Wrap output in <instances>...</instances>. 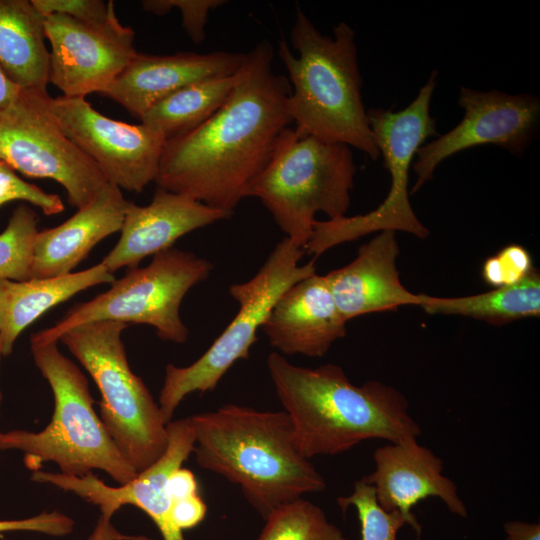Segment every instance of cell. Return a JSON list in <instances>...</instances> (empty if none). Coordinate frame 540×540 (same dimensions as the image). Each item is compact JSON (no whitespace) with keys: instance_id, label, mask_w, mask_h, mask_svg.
Wrapping results in <instances>:
<instances>
[{"instance_id":"obj_25","label":"cell","mask_w":540,"mask_h":540,"mask_svg":"<svg viewBox=\"0 0 540 540\" xmlns=\"http://www.w3.org/2000/svg\"><path fill=\"white\" fill-rule=\"evenodd\" d=\"M236 74L183 87L154 104L140 122L159 131L166 141L182 136L203 124L222 106L235 85Z\"/></svg>"},{"instance_id":"obj_37","label":"cell","mask_w":540,"mask_h":540,"mask_svg":"<svg viewBox=\"0 0 540 540\" xmlns=\"http://www.w3.org/2000/svg\"><path fill=\"white\" fill-rule=\"evenodd\" d=\"M89 540H150L143 536H130L120 533L111 524V518L100 515Z\"/></svg>"},{"instance_id":"obj_40","label":"cell","mask_w":540,"mask_h":540,"mask_svg":"<svg viewBox=\"0 0 540 540\" xmlns=\"http://www.w3.org/2000/svg\"><path fill=\"white\" fill-rule=\"evenodd\" d=\"M1 162H2V161H1V159H0V163H1Z\"/></svg>"},{"instance_id":"obj_17","label":"cell","mask_w":540,"mask_h":540,"mask_svg":"<svg viewBox=\"0 0 540 540\" xmlns=\"http://www.w3.org/2000/svg\"><path fill=\"white\" fill-rule=\"evenodd\" d=\"M245 53L178 52L172 55L137 53L102 93L140 118L154 104L192 83L235 75Z\"/></svg>"},{"instance_id":"obj_21","label":"cell","mask_w":540,"mask_h":540,"mask_svg":"<svg viewBox=\"0 0 540 540\" xmlns=\"http://www.w3.org/2000/svg\"><path fill=\"white\" fill-rule=\"evenodd\" d=\"M129 205L122 190L108 182L86 205L62 224L37 233L31 278H51L72 273L91 249L121 230Z\"/></svg>"},{"instance_id":"obj_12","label":"cell","mask_w":540,"mask_h":540,"mask_svg":"<svg viewBox=\"0 0 540 540\" xmlns=\"http://www.w3.org/2000/svg\"><path fill=\"white\" fill-rule=\"evenodd\" d=\"M48 108L65 135L121 190L141 192L155 180L165 137L152 127L111 119L85 98L48 99Z\"/></svg>"},{"instance_id":"obj_6","label":"cell","mask_w":540,"mask_h":540,"mask_svg":"<svg viewBox=\"0 0 540 540\" xmlns=\"http://www.w3.org/2000/svg\"><path fill=\"white\" fill-rule=\"evenodd\" d=\"M356 166L349 146L326 143L289 128L245 197L258 198L293 244L304 248L315 215L345 216L350 206Z\"/></svg>"},{"instance_id":"obj_3","label":"cell","mask_w":540,"mask_h":540,"mask_svg":"<svg viewBox=\"0 0 540 540\" xmlns=\"http://www.w3.org/2000/svg\"><path fill=\"white\" fill-rule=\"evenodd\" d=\"M189 419L197 464L239 485L264 520L278 507L326 489L300 451L285 411L226 404Z\"/></svg>"},{"instance_id":"obj_4","label":"cell","mask_w":540,"mask_h":540,"mask_svg":"<svg viewBox=\"0 0 540 540\" xmlns=\"http://www.w3.org/2000/svg\"><path fill=\"white\" fill-rule=\"evenodd\" d=\"M290 40L298 55L284 40L278 43V55L289 75L287 108L296 132L378 159L362 99L353 28L341 21L333 37L324 35L297 7Z\"/></svg>"},{"instance_id":"obj_1","label":"cell","mask_w":540,"mask_h":540,"mask_svg":"<svg viewBox=\"0 0 540 540\" xmlns=\"http://www.w3.org/2000/svg\"><path fill=\"white\" fill-rule=\"evenodd\" d=\"M273 60L267 40L245 53L222 106L194 130L166 141L157 187L233 214L293 124L287 108L291 86L274 72Z\"/></svg>"},{"instance_id":"obj_15","label":"cell","mask_w":540,"mask_h":540,"mask_svg":"<svg viewBox=\"0 0 540 540\" xmlns=\"http://www.w3.org/2000/svg\"><path fill=\"white\" fill-rule=\"evenodd\" d=\"M168 446L164 454L131 481L118 487L106 485L93 473L83 477L34 471L31 479L72 492L99 507L101 514L112 516L125 505L145 512L155 523L163 540H185L172 522V499L168 492L171 474L193 453L195 436L189 417L167 424Z\"/></svg>"},{"instance_id":"obj_19","label":"cell","mask_w":540,"mask_h":540,"mask_svg":"<svg viewBox=\"0 0 540 540\" xmlns=\"http://www.w3.org/2000/svg\"><path fill=\"white\" fill-rule=\"evenodd\" d=\"M346 323L325 276L314 273L279 297L261 328L280 354L322 357L346 335Z\"/></svg>"},{"instance_id":"obj_27","label":"cell","mask_w":540,"mask_h":540,"mask_svg":"<svg viewBox=\"0 0 540 540\" xmlns=\"http://www.w3.org/2000/svg\"><path fill=\"white\" fill-rule=\"evenodd\" d=\"M38 215L20 205L0 233V279L24 281L31 278V264L38 233Z\"/></svg>"},{"instance_id":"obj_34","label":"cell","mask_w":540,"mask_h":540,"mask_svg":"<svg viewBox=\"0 0 540 540\" xmlns=\"http://www.w3.org/2000/svg\"><path fill=\"white\" fill-rule=\"evenodd\" d=\"M207 514V506L199 494L174 501L171 517L175 528L182 532L197 526Z\"/></svg>"},{"instance_id":"obj_39","label":"cell","mask_w":540,"mask_h":540,"mask_svg":"<svg viewBox=\"0 0 540 540\" xmlns=\"http://www.w3.org/2000/svg\"><path fill=\"white\" fill-rule=\"evenodd\" d=\"M1 356H2V353H1V348H0V359H1ZM1 399H2V394H1V390H0V404H1Z\"/></svg>"},{"instance_id":"obj_18","label":"cell","mask_w":540,"mask_h":540,"mask_svg":"<svg viewBox=\"0 0 540 540\" xmlns=\"http://www.w3.org/2000/svg\"><path fill=\"white\" fill-rule=\"evenodd\" d=\"M230 216L185 195L157 187L145 206L129 202L114 248L101 261L114 273L171 249L182 236Z\"/></svg>"},{"instance_id":"obj_31","label":"cell","mask_w":540,"mask_h":540,"mask_svg":"<svg viewBox=\"0 0 540 540\" xmlns=\"http://www.w3.org/2000/svg\"><path fill=\"white\" fill-rule=\"evenodd\" d=\"M533 268L529 252L511 244L486 260L482 276L488 284L500 287L522 280Z\"/></svg>"},{"instance_id":"obj_9","label":"cell","mask_w":540,"mask_h":540,"mask_svg":"<svg viewBox=\"0 0 540 540\" xmlns=\"http://www.w3.org/2000/svg\"><path fill=\"white\" fill-rule=\"evenodd\" d=\"M213 265L191 252L168 249L153 256L145 267L129 268L111 287L93 299L72 307L55 325L31 336L34 343L59 342L68 330L87 323L115 321L146 324L159 338L187 341L189 330L180 317L187 292L206 280Z\"/></svg>"},{"instance_id":"obj_24","label":"cell","mask_w":540,"mask_h":540,"mask_svg":"<svg viewBox=\"0 0 540 540\" xmlns=\"http://www.w3.org/2000/svg\"><path fill=\"white\" fill-rule=\"evenodd\" d=\"M428 314L458 315L501 325L540 316V274L536 268L522 280L464 297L422 294L420 305Z\"/></svg>"},{"instance_id":"obj_16","label":"cell","mask_w":540,"mask_h":540,"mask_svg":"<svg viewBox=\"0 0 540 540\" xmlns=\"http://www.w3.org/2000/svg\"><path fill=\"white\" fill-rule=\"evenodd\" d=\"M373 459L375 469L364 480L373 486L379 504L387 511H399L418 536L421 525L412 508L423 499L439 498L453 514L467 516L456 484L442 474L443 461L417 439L381 446Z\"/></svg>"},{"instance_id":"obj_20","label":"cell","mask_w":540,"mask_h":540,"mask_svg":"<svg viewBox=\"0 0 540 540\" xmlns=\"http://www.w3.org/2000/svg\"><path fill=\"white\" fill-rule=\"evenodd\" d=\"M398 255L396 232L384 230L363 244L352 262L325 275L346 322L369 313L420 305L422 294L407 290L400 281Z\"/></svg>"},{"instance_id":"obj_5","label":"cell","mask_w":540,"mask_h":540,"mask_svg":"<svg viewBox=\"0 0 540 540\" xmlns=\"http://www.w3.org/2000/svg\"><path fill=\"white\" fill-rule=\"evenodd\" d=\"M34 362L49 383L54 412L39 432L0 431V450H19L34 471L55 463L61 474L83 477L102 470L120 485L138 472L118 450L93 407L88 380L79 367L58 349V342H31Z\"/></svg>"},{"instance_id":"obj_35","label":"cell","mask_w":540,"mask_h":540,"mask_svg":"<svg viewBox=\"0 0 540 540\" xmlns=\"http://www.w3.org/2000/svg\"><path fill=\"white\" fill-rule=\"evenodd\" d=\"M167 487L172 504L174 501L199 494L194 474L183 467L178 468L171 474Z\"/></svg>"},{"instance_id":"obj_14","label":"cell","mask_w":540,"mask_h":540,"mask_svg":"<svg viewBox=\"0 0 540 540\" xmlns=\"http://www.w3.org/2000/svg\"><path fill=\"white\" fill-rule=\"evenodd\" d=\"M43 26L51 47L49 83L65 97L102 94L138 53L134 30L116 13L104 22L51 14L43 17Z\"/></svg>"},{"instance_id":"obj_30","label":"cell","mask_w":540,"mask_h":540,"mask_svg":"<svg viewBox=\"0 0 540 540\" xmlns=\"http://www.w3.org/2000/svg\"><path fill=\"white\" fill-rule=\"evenodd\" d=\"M224 0H144L142 8L149 13L164 15L173 8L180 11L182 26L194 43L205 39V25L209 12L223 4Z\"/></svg>"},{"instance_id":"obj_8","label":"cell","mask_w":540,"mask_h":540,"mask_svg":"<svg viewBox=\"0 0 540 540\" xmlns=\"http://www.w3.org/2000/svg\"><path fill=\"white\" fill-rule=\"evenodd\" d=\"M437 71H432L415 99L404 109L367 110L374 142L389 171L391 185L384 201L373 211L326 221L316 220L313 233L303 248L320 256L339 244L384 230L403 231L424 239L429 230L416 216L409 199V170L417 150L429 137L439 136L430 103L436 87Z\"/></svg>"},{"instance_id":"obj_28","label":"cell","mask_w":540,"mask_h":540,"mask_svg":"<svg viewBox=\"0 0 540 540\" xmlns=\"http://www.w3.org/2000/svg\"><path fill=\"white\" fill-rule=\"evenodd\" d=\"M337 503L343 512L355 508L361 540H397V532L408 524L399 511H387L379 504L373 486L364 478L355 481L352 493L338 497Z\"/></svg>"},{"instance_id":"obj_33","label":"cell","mask_w":540,"mask_h":540,"mask_svg":"<svg viewBox=\"0 0 540 540\" xmlns=\"http://www.w3.org/2000/svg\"><path fill=\"white\" fill-rule=\"evenodd\" d=\"M73 529V519L59 511L42 512L19 520H0V533L28 531L59 537L70 534Z\"/></svg>"},{"instance_id":"obj_29","label":"cell","mask_w":540,"mask_h":540,"mask_svg":"<svg viewBox=\"0 0 540 540\" xmlns=\"http://www.w3.org/2000/svg\"><path fill=\"white\" fill-rule=\"evenodd\" d=\"M21 200L40 208L45 215L64 211L59 195L43 191L35 184L21 179L10 166L0 163V207L10 201Z\"/></svg>"},{"instance_id":"obj_26","label":"cell","mask_w":540,"mask_h":540,"mask_svg":"<svg viewBox=\"0 0 540 540\" xmlns=\"http://www.w3.org/2000/svg\"><path fill=\"white\" fill-rule=\"evenodd\" d=\"M257 540H347L324 511L298 498L275 509L266 519Z\"/></svg>"},{"instance_id":"obj_36","label":"cell","mask_w":540,"mask_h":540,"mask_svg":"<svg viewBox=\"0 0 540 540\" xmlns=\"http://www.w3.org/2000/svg\"><path fill=\"white\" fill-rule=\"evenodd\" d=\"M506 540H540V524L508 521L504 524Z\"/></svg>"},{"instance_id":"obj_38","label":"cell","mask_w":540,"mask_h":540,"mask_svg":"<svg viewBox=\"0 0 540 540\" xmlns=\"http://www.w3.org/2000/svg\"><path fill=\"white\" fill-rule=\"evenodd\" d=\"M21 89L0 67V108H4L12 103Z\"/></svg>"},{"instance_id":"obj_11","label":"cell","mask_w":540,"mask_h":540,"mask_svg":"<svg viewBox=\"0 0 540 540\" xmlns=\"http://www.w3.org/2000/svg\"><path fill=\"white\" fill-rule=\"evenodd\" d=\"M49 97L47 92L21 89L12 103L0 108V159L27 177L56 181L78 209L108 180L65 135L49 111Z\"/></svg>"},{"instance_id":"obj_13","label":"cell","mask_w":540,"mask_h":540,"mask_svg":"<svg viewBox=\"0 0 540 540\" xmlns=\"http://www.w3.org/2000/svg\"><path fill=\"white\" fill-rule=\"evenodd\" d=\"M458 105L464 110L462 120L417 150V160L413 163L417 179L410 194L432 179L442 161L460 151L493 144L522 157L537 137L540 99L536 95L478 91L461 86Z\"/></svg>"},{"instance_id":"obj_32","label":"cell","mask_w":540,"mask_h":540,"mask_svg":"<svg viewBox=\"0 0 540 540\" xmlns=\"http://www.w3.org/2000/svg\"><path fill=\"white\" fill-rule=\"evenodd\" d=\"M43 16L60 14L86 22H104L115 13L113 1L103 0H31Z\"/></svg>"},{"instance_id":"obj_22","label":"cell","mask_w":540,"mask_h":540,"mask_svg":"<svg viewBox=\"0 0 540 540\" xmlns=\"http://www.w3.org/2000/svg\"><path fill=\"white\" fill-rule=\"evenodd\" d=\"M114 280V274L102 262L57 277L30 278L24 281L0 279L2 356L10 355L18 336L49 309L80 291L102 283L111 284Z\"/></svg>"},{"instance_id":"obj_10","label":"cell","mask_w":540,"mask_h":540,"mask_svg":"<svg viewBox=\"0 0 540 540\" xmlns=\"http://www.w3.org/2000/svg\"><path fill=\"white\" fill-rule=\"evenodd\" d=\"M304 254L285 237L251 279L229 287L239 305L233 320L194 363L185 367L168 364L165 368L159 407L166 424L187 395L213 391L235 362L249 357L251 346L258 340V329L279 297L296 282L316 273L314 260L299 265Z\"/></svg>"},{"instance_id":"obj_7","label":"cell","mask_w":540,"mask_h":540,"mask_svg":"<svg viewBox=\"0 0 540 540\" xmlns=\"http://www.w3.org/2000/svg\"><path fill=\"white\" fill-rule=\"evenodd\" d=\"M127 326L87 323L68 330L59 341L93 378L101 394L100 418L120 453L140 473L164 454L168 431L159 404L129 366L121 339Z\"/></svg>"},{"instance_id":"obj_23","label":"cell","mask_w":540,"mask_h":540,"mask_svg":"<svg viewBox=\"0 0 540 540\" xmlns=\"http://www.w3.org/2000/svg\"><path fill=\"white\" fill-rule=\"evenodd\" d=\"M43 16L31 0H0V67L20 88L47 92Z\"/></svg>"},{"instance_id":"obj_2","label":"cell","mask_w":540,"mask_h":540,"mask_svg":"<svg viewBox=\"0 0 540 540\" xmlns=\"http://www.w3.org/2000/svg\"><path fill=\"white\" fill-rule=\"evenodd\" d=\"M267 368L302 454L331 456L370 439L402 443L421 428L405 396L380 381L354 385L336 364L301 367L271 352Z\"/></svg>"}]
</instances>
